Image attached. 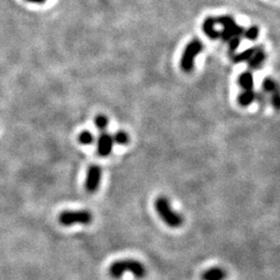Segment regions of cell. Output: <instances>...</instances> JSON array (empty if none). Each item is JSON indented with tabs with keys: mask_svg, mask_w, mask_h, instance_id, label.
Masks as SVG:
<instances>
[{
	"mask_svg": "<svg viewBox=\"0 0 280 280\" xmlns=\"http://www.w3.org/2000/svg\"><path fill=\"white\" fill-rule=\"evenodd\" d=\"M256 50V47H253V48H249L241 53H239V54H235V55H232L231 56V59L233 62L235 63H239V62H243V61H248L254 54Z\"/></svg>",
	"mask_w": 280,
	"mask_h": 280,
	"instance_id": "cell-13",
	"label": "cell"
},
{
	"mask_svg": "<svg viewBox=\"0 0 280 280\" xmlns=\"http://www.w3.org/2000/svg\"><path fill=\"white\" fill-rule=\"evenodd\" d=\"M101 179H102V168L97 164L91 165L87 173L85 190L89 193L97 192V190L100 187Z\"/></svg>",
	"mask_w": 280,
	"mask_h": 280,
	"instance_id": "cell-6",
	"label": "cell"
},
{
	"mask_svg": "<svg viewBox=\"0 0 280 280\" xmlns=\"http://www.w3.org/2000/svg\"><path fill=\"white\" fill-rule=\"evenodd\" d=\"M240 44H241V37L239 36H235V37H232L230 38L229 41L227 42V45H228V50H229V54L232 56L233 53L236 51V49L239 48Z\"/></svg>",
	"mask_w": 280,
	"mask_h": 280,
	"instance_id": "cell-20",
	"label": "cell"
},
{
	"mask_svg": "<svg viewBox=\"0 0 280 280\" xmlns=\"http://www.w3.org/2000/svg\"><path fill=\"white\" fill-rule=\"evenodd\" d=\"M227 272L220 267H214L206 270L202 274V280H225Z\"/></svg>",
	"mask_w": 280,
	"mask_h": 280,
	"instance_id": "cell-9",
	"label": "cell"
},
{
	"mask_svg": "<svg viewBox=\"0 0 280 280\" xmlns=\"http://www.w3.org/2000/svg\"><path fill=\"white\" fill-rule=\"evenodd\" d=\"M238 83L243 91H251L254 89V80L251 72L246 71L239 76Z\"/></svg>",
	"mask_w": 280,
	"mask_h": 280,
	"instance_id": "cell-11",
	"label": "cell"
},
{
	"mask_svg": "<svg viewBox=\"0 0 280 280\" xmlns=\"http://www.w3.org/2000/svg\"><path fill=\"white\" fill-rule=\"evenodd\" d=\"M26 2H29L32 4H44L47 2V0H26Z\"/></svg>",
	"mask_w": 280,
	"mask_h": 280,
	"instance_id": "cell-22",
	"label": "cell"
},
{
	"mask_svg": "<svg viewBox=\"0 0 280 280\" xmlns=\"http://www.w3.org/2000/svg\"><path fill=\"white\" fill-rule=\"evenodd\" d=\"M58 221L64 226H71L75 224L88 225L93 221V215L90 211H63L58 216Z\"/></svg>",
	"mask_w": 280,
	"mask_h": 280,
	"instance_id": "cell-5",
	"label": "cell"
},
{
	"mask_svg": "<svg viewBox=\"0 0 280 280\" xmlns=\"http://www.w3.org/2000/svg\"><path fill=\"white\" fill-rule=\"evenodd\" d=\"M125 272H131L134 277L141 279L146 275L144 265L135 260H122L114 262L109 268V275L114 279H119L124 276Z\"/></svg>",
	"mask_w": 280,
	"mask_h": 280,
	"instance_id": "cell-2",
	"label": "cell"
},
{
	"mask_svg": "<svg viewBox=\"0 0 280 280\" xmlns=\"http://www.w3.org/2000/svg\"><path fill=\"white\" fill-rule=\"evenodd\" d=\"M78 141L84 144V145H89V144H93L95 141V137L94 135L90 132V131H82L81 133L79 134L78 136Z\"/></svg>",
	"mask_w": 280,
	"mask_h": 280,
	"instance_id": "cell-18",
	"label": "cell"
},
{
	"mask_svg": "<svg viewBox=\"0 0 280 280\" xmlns=\"http://www.w3.org/2000/svg\"><path fill=\"white\" fill-rule=\"evenodd\" d=\"M270 103L276 111H280V84H278L270 94Z\"/></svg>",
	"mask_w": 280,
	"mask_h": 280,
	"instance_id": "cell-14",
	"label": "cell"
},
{
	"mask_svg": "<svg viewBox=\"0 0 280 280\" xmlns=\"http://www.w3.org/2000/svg\"><path fill=\"white\" fill-rule=\"evenodd\" d=\"M112 137H113L114 143L119 144V145H126L130 142V136L128 135L127 132L122 131V130H119L116 133H114L112 135Z\"/></svg>",
	"mask_w": 280,
	"mask_h": 280,
	"instance_id": "cell-15",
	"label": "cell"
},
{
	"mask_svg": "<svg viewBox=\"0 0 280 280\" xmlns=\"http://www.w3.org/2000/svg\"><path fill=\"white\" fill-rule=\"evenodd\" d=\"M253 102H255V92L251 91H243L238 97V103L242 107H248Z\"/></svg>",
	"mask_w": 280,
	"mask_h": 280,
	"instance_id": "cell-12",
	"label": "cell"
},
{
	"mask_svg": "<svg viewBox=\"0 0 280 280\" xmlns=\"http://www.w3.org/2000/svg\"><path fill=\"white\" fill-rule=\"evenodd\" d=\"M255 101L259 103L261 107H265L267 104V97L264 92L255 93Z\"/></svg>",
	"mask_w": 280,
	"mask_h": 280,
	"instance_id": "cell-21",
	"label": "cell"
},
{
	"mask_svg": "<svg viewBox=\"0 0 280 280\" xmlns=\"http://www.w3.org/2000/svg\"><path fill=\"white\" fill-rule=\"evenodd\" d=\"M267 59V54L263 47H256L253 56L248 60V66L251 70H260L263 68Z\"/></svg>",
	"mask_w": 280,
	"mask_h": 280,
	"instance_id": "cell-8",
	"label": "cell"
},
{
	"mask_svg": "<svg viewBox=\"0 0 280 280\" xmlns=\"http://www.w3.org/2000/svg\"><path fill=\"white\" fill-rule=\"evenodd\" d=\"M155 210L163 222L171 228H179L184 224L183 216L173 209L171 204L166 196L157 197L155 202Z\"/></svg>",
	"mask_w": 280,
	"mask_h": 280,
	"instance_id": "cell-1",
	"label": "cell"
},
{
	"mask_svg": "<svg viewBox=\"0 0 280 280\" xmlns=\"http://www.w3.org/2000/svg\"><path fill=\"white\" fill-rule=\"evenodd\" d=\"M216 20L213 17H208L203 23V31L211 39H218L220 36V31L215 28Z\"/></svg>",
	"mask_w": 280,
	"mask_h": 280,
	"instance_id": "cell-10",
	"label": "cell"
},
{
	"mask_svg": "<svg viewBox=\"0 0 280 280\" xmlns=\"http://www.w3.org/2000/svg\"><path fill=\"white\" fill-rule=\"evenodd\" d=\"M215 20L216 23H219L223 27V29L220 31L219 36V38H221L223 42L227 43L232 37L243 36L245 28L240 26L231 16H221Z\"/></svg>",
	"mask_w": 280,
	"mask_h": 280,
	"instance_id": "cell-3",
	"label": "cell"
},
{
	"mask_svg": "<svg viewBox=\"0 0 280 280\" xmlns=\"http://www.w3.org/2000/svg\"><path fill=\"white\" fill-rule=\"evenodd\" d=\"M95 125L99 131L104 132L108 127V118L103 114H99L95 117Z\"/></svg>",
	"mask_w": 280,
	"mask_h": 280,
	"instance_id": "cell-17",
	"label": "cell"
},
{
	"mask_svg": "<svg viewBox=\"0 0 280 280\" xmlns=\"http://www.w3.org/2000/svg\"><path fill=\"white\" fill-rule=\"evenodd\" d=\"M204 49L201 39L194 38L186 46L181 59V68L185 73H190L194 69V61L196 56Z\"/></svg>",
	"mask_w": 280,
	"mask_h": 280,
	"instance_id": "cell-4",
	"label": "cell"
},
{
	"mask_svg": "<svg viewBox=\"0 0 280 280\" xmlns=\"http://www.w3.org/2000/svg\"><path fill=\"white\" fill-rule=\"evenodd\" d=\"M279 83L277 81H275V80L271 77H267L264 79V81L262 83V89H263V92L265 94H270Z\"/></svg>",
	"mask_w": 280,
	"mask_h": 280,
	"instance_id": "cell-16",
	"label": "cell"
},
{
	"mask_svg": "<svg viewBox=\"0 0 280 280\" xmlns=\"http://www.w3.org/2000/svg\"><path fill=\"white\" fill-rule=\"evenodd\" d=\"M259 34H260V29L257 26L253 25L251 27H249L248 29H246L244 31V36L247 38V39H250V41H255V39L259 37Z\"/></svg>",
	"mask_w": 280,
	"mask_h": 280,
	"instance_id": "cell-19",
	"label": "cell"
},
{
	"mask_svg": "<svg viewBox=\"0 0 280 280\" xmlns=\"http://www.w3.org/2000/svg\"><path fill=\"white\" fill-rule=\"evenodd\" d=\"M113 144H114V141H113L112 135L107 133L106 131L101 132L97 142L98 155L101 157H108L112 153Z\"/></svg>",
	"mask_w": 280,
	"mask_h": 280,
	"instance_id": "cell-7",
	"label": "cell"
}]
</instances>
